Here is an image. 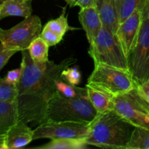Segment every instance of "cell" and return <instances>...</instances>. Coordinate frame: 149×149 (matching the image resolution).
I'll use <instances>...</instances> for the list:
<instances>
[{
	"label": "cell",
	"instance_id": "cell-1",
	"mask_svg": "<svg viewBox=\"0 0 149 149\" xmlns=\"http://www.w3.org/2000/svg\"><path fill=\"white\" fill-rule=\"evenodd\" d=\"M22 74L17 84L16 104L18 120L29 124H42L47 120V106L57 93L55 81L61 79V72L75 63L73 57L65 58L59 63L54 61L33 62L29 50L21 51Z\"/></svg>",
	"mask_w": 149,
	"mask_h": 149
},
{
	"label": "cell",
	"instance_id": "cell-2",
	"mask_svg": "<svg viewBox=\"0 0 149 149\" xmlns=\"http://www.w3.org/2000/svg\"><path fill=\"white\" fill-rule=\"evenodd\" d=\"M135 127L113 111L97 113L90 122L86 143L102 148L127 149Z\"/></svg>",
	"mask_w": 149,
	"mask_h": 149
},
{
	"label": "cell",
	"instance_id": "cell-3",
	"mask_svg": "<svg viewBox=\"0 0 149 149\" xmlns=\"http://www.w3.org/2000/svg\"><path fill=\"white\" fill-rule=\"evenodd\" d=\"M97 115L88 97H67L57 92L48 104L47 120L91 122Z\"/></svg>",
	"mask_w": 149,
	"mask_h": 149
},
{
	"label": "cell",
	"instance_id": "cell-4",
	"mask_svg": "<svg viewBox=\"0 0 149 149\" xmlns=\"http://www.w3.org/2000/svg\"><path fill=\"white\" fill-rule=\"evenodd\" d=\"M136 83L128 70L97 64L95 65L86 86L115 97L129 92L135 87Z\"/></svg>",
	"mask_w": 149,
	"mask_h": 149
},
{
	"label": "cell",
	"instance_id": "cell-5",
	"mask_svg": "<svg viewBox=\"0 0 149 149\" xmlns=\"http://www.w3.org/2000/svg\"><path fill=\"white\" fill-rule=\"evenodd\" d=\"M88 54L94 65L105 64L128 70L127 56L117 36L104 26L95 40L90 45Z\"/></svg>",
	"mask_w": 149,
	"mask_h": 149
},
{
	"label": "cell",
	"instance_id": "cell-6",
	"mask_svg": "<svg viewBox=\"0 0 149 149\" xmlns=\"http://www.w3.org/2000/svg\"><path fill=\"white\" fill-rule=\"evenodd\" d=\"M113 111L134 127L149 128V103L138 86L113 97Z\"/></svg>",
	"mask_w": 149,
	"mask_h": 149
},
{
	"label": "cell",
	"instance_id": "cell-7",
	"mask_svg": "<svg viewBox=\"0 0 149 149\" xmlns=\"http://www.w3.org/2000/svg\"><path fill=\"white\" fill-rule=\"evenodd\" d=\"M128 70L139 84L149 80V16L143 14L138 42L127 55Z\"/></svg>",
	"mask_w": 149,
	"mask_h": 149
},
{
	"label": "cell",
	"instance_id": "cell-8",
	"mask_svg": "<svg viewBox=\"0 0 149 149\" xmlns=\"http://www.w3.org/2000/svg\"><path fill=\"white\" fill-rule=\"evenodd\" d=\"M42 22L37 15H30L10 29L4 30L0 43L19 52L28 49L33 40L40 36Z\"/></svg>",
	"mask_w": 149,
	"mask_h": 149
},
{
	"label": "cell",
	"instance_id": "cell-9",
	"mask_svg": "<svg viewBox=\"0 0 149 149\" xmlns=\"http://www.w3.org/2000/svg\"><path fill=\"white\" fill-rule=\"evenodd\" d=\"M90 122L84 121L47 120L33 130V140L74 138L84 139L89 133Z\"/></svg>",
	"mask_w": 149,
	"mask_h": 149
},
{
	"label": "cell",
	"instance_id": "cell-10",
	"mask_svg": "<svg viewBox=\"0 0 149 149\" xmlns=\"http://www.w3.org/2000/svg\"><path fill=\"white\" fill-rule=\"evenodd\" d=\"M142 10H135L127 19L119 24L116 36L127 56L136 45L142 24Z\"/></svg>",
	"mask_w": 149,
	"mask_h": 149
},
{
	"label": "cell",
	"instance_id": "cell-11",
	"mask_svg": "<svg viewBox=\"0 0 149 149\" xmlns=\"http://www.w3.org/2000/svg\"><path fill=\"white\" fill-rule=\"evenodd\" d=\"M79 20L81 27L85 31L89 44L91 45L103 27L101 18L95 6L81 8L79 12Z\"/></svg>",
	"mask_w": 149,
	"mask_h": 149
},
{
	"label": "cell",
	"instance_id": "cell-12",
	"mask_svg": "<svg viewBox=\"0 0 149 149\" xmlns=\"http://www.w3.org/2000/svg\"><path fill=\"white\" fill-rule=\"evenodd\" d=\"M7 149L22 148L33 141V130L27 123L18 120L5 133Z\"/></svg>",
	"mask_w": 149,
	"mask_h": 149
},
{
	"label": "cell",
	"instance_id": "cell-13",
	"mask_svg": "<svg viewBox=\"0 0 149 149\" xmlns=\"http://www.w3.org/2000/svg\"><path fill=\"white\" fill-rule=\"evenodd\" d=\"M31 14V0H2L0 4V20L7 17L26 18Z\"/></svg>",
	"mask_w": 149,
	"mask_h": 149
},
{
	"label": "cell",
	"instance_id": "cell-14",
	"mask_svg": "<svg viewBox=\"0 0 149 149\" xmlns=\"http://www.w3.org/2000/svg\"><path fill=\"white\" fill-rule=\"evenodd\" d=\"M95 7L104 27L116 33L119 23L118 20L115 0H96Z\"/></svg>",
	"mask_w": 149,
	"mask_h": 149
},
{
	"label": "cell",
	"instance_id": "cell-15",
	"mask_svg": "<svg viewBox=\"0 0 149 149\" xmlns=\"http://www.w3.org/2000/svg\"><path fill=\"white\" fill-rule=\"evenodd\" d=\"M88 98L97 113L113 111V97L103 91L86 86Z\"/></svg>",
	"mask_w": 149,
	"mask_h": 149
},
{
	"label": "cell",
	"instance_id": "cell-16",
	"mask_svg": "<svg viewBox=\"0 0 149 149\" xmlns=\"http://www.w3.org/2000/svg\"><path fill=\"white\" fill-rule=\"evenodd\" d=\"M18 121L15 102L0 103V134H5Z\"/></svg>",
	"mask_w": 149,
	"mask_h": 149
},
{
	"label": "cell",
	"instance_id": "cell-17",
	"mask_svg": "<svg viewBox=\"0 0 149 149\" xmlns=\"http://www.w3.org/2000/svg\"><path fill=\"white\" fill-rule=\"evenodd\" d=\"M85 138L74 139V138H58L52 139L49 143L33 148L39 149H84L87 148Z\"/></svg>",
	"mask_w": 149,
	"mask_h": 149
},
{
	"label": "cell",
	"instance_id": "cell-18",
	"mask_svg": "<svg viewBox=\"0 0 149 149\" xmlns=\"http://www.w3.org/2000/svg\"><path fill=\"white\" fill-rule=\"evenodd\" d=\"M145 0H115L116 13L120 24L138 9L143 10Z\"/></svg>",
	"mask_w": 149,
	"mask_h": 149
},
{
	"label": "cell",
	"instance_id": "cell-19",
	"mask_svg": "<svg viewBox=\"0 0 149 149\" xmlns=\"http://www.w3.org/2000/svg\"><path fill=\"white\" fill-rule=\"evenodd\" d=\"M49 45L42 38L39 36L31 42L28 48V50L32 61L37 63H40L49 61Z\"/></svg>",
	"mask_w": 149,
	"mask_h": 149
},
{
	"label": "cell",
	"instance_id": "cell-20",
	"mask_svg": "<svg viewBox=\"0 0 149 149\" xmlns=\"http://www.w3.org/2000/svg\"><path fill=\"white\" fill-rule=\"evenodd\" d=\"M127 149H149V128L135 127Z\"/></svg>",
	"mask_w": 149,
	"mask_h": 149
},
{
	"label": "cell",
	"instance_id": "cell-21",
	"mask_svg": "<svg viewBox=\"0 0 149 149\" xmlns=\"http://www.w3.org/2000/svg\"><path fill=\"white\" fill-rule=\"evenodd\" d=\"M44 28L62 38H63L68 31L74 29L68 25V16L65 15V8H64L62 14L59 17L49 20Z\"/></svg>",
	"mask_w": 149,
	"mask_h": 149
},
{
	"label": "cell",
	"instance_id": "cell-22",
	"mask_svg": "<svg viewBox=\"0 0 149 149\" xmlns=\"http://www.w3.org/2000/svg\"><path fill=\"white\" fill-rule=\"evenodd\" d=\"M56 90L60 94L67 97H88L87 88L79 87L77 85H71L68 84L61 79L55 81Z\"/></svg>",
	"mask_w": 149,
	"mask_h": 149
},
{
	"label": "cell",
	"instance_id": "cell-23",
	"mask_svg": "<svg viewBox=\"0 0 149 149\" xmlns=\"http://www.w3.org/2000/svg\"><path fill=\"white\" fill-rule=\"evenodd\" d=\"M17 97V86L7 82L4 77H0V103L15 102Z\"/></svg>",
	"mask_w": 149,
	"mask_h": 149
},
{
	"label": "cell",
	"instance_id": "cell-24",
	"mask_svg": "<svg viewBox=\"0 0 149 149\" xmlns=\"http://www.w3.org/2000/svg\"><path fill=\"white\" fill-rule=\"evenodd\" d=\"M61 79L71 85H79L81 80V74L77 67H68L61 72Z\"/></svg>",
	"mask_w": 149,
	"mask_h": 149
},
{
	"label": "cell",
	"instance_id": "cell-25",
	"mask_svg": "<svg viewBox=\"0 0 149 149\" xmlns=\"http://www.w3.org/2000/svg\"><path fill=\"white\" fill-rule=\"evenodd\" d=\"M17 52L19 51L17 49H9L0 43V71L5 66L10 58Z\"/></svg>",
	"mask_w": 149,
	"mask_h": 149
},
{
	"label": "cell",
	"instance_id": "cell-26",
	"mask_svg": "<svg viewBox=\"0 0 149 149\" xmlns=\"http://www.w3.org/2000/svg\"><path fill=\"white\" fill-rule=\"evenodd\" d=\"M39 36L42 38L49 45V47L55 46V45H58L63 39V38L58 36L55 33H52L50 31L47 30V29H45V28H43V29L42 30V32H41Z\"/></svg>",
	"mask_w": 149,
	"mask_h": 149
},
{
	"label": "cell",
	"instance_id": "cell-27",
	"mask_svg": "<svg viewBox=\"0 0 149 149\" xmlns=\"http://www.w3.org/2000/svg\"><path fill=\"white\" fill-rule=\"evenodd\" d=\"M22 74V68L20 66V68H15V69L9 71L6 74L5 79L6 81L10 84H13V85L17 86V83L19 82L21 77Z\"/></svg>",
	"mask_w": 149,
	"mask_h": 149
},
{
	"label": "cell",
	"instance_id": "cell-28",
	"mask_svg": "<svg viewBox=\"0 0 149 149\" xmlns=\"http://www.w3.org/2000/svg\"><path fill=\"white\" fill-rule=\"evenodd\" d=\"M65 1L70 7H73L78 6L80 8L95 6L96 3V0H65Z\"/></svg>",
	"mask_w": 149,
	"mask_h": 149
},
{
	"label": "cell",
	"instance_id": "cell-29",
	"mask_svg": "<svg viewBox=\"0 0 149 149\" xmlns=\"http://www.w3.org/2000/svg\"><path fill=\"white\" fill-rule=\"evenodd\" d=\"M138 86L146 100L149 103V80H147L141 84L138 83Z\"/></svg>",
	"mask_w": 149,
	"mask_h": 149
},
{
	"label": "cell",
	"instance_id": "cell-30",
	"mask_svg": "<svg viewBox=\"0 0 149 149\" xmlns=\"http://www.w3.org/2000/svg\"><path fill=\"white\" fill-rule=\"evenodd\" d=\"M0 149H7L5 134H0Z\"/></svg>",
	"mask_w": 149,
	"mask_h": 149
},
{
	"label": "cell",
	"instance_id": "cell-31",
	"mask_svg": "<svg viewBox=\"0 0 149 149\" xmlns=\"http://www.w3.org/2000/svg\"><path fill=\"white\" fill-rule=\"evenodd\" d=\"M4 29H2L1 27H0V39H1L3 34H4Z\"/></svg>",
	"mask_w": 149,
	"mask_h": 149
},
{
	"label": "cell",
	"instance_id": "cell-32",
	"mask_svg": "<svg viewBox=\"0 0 149 149\" xmlns=\"http://www.w3.org/2000/svg\"><path fill=\"white\" fill-rule=\"evenodd\" d=\"M1 1H2V0H0V4H1Z\"/></svg>",
	"mask_w": 149,
	"mask_h": 149
}]
</instances>
